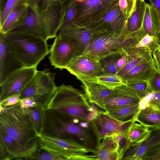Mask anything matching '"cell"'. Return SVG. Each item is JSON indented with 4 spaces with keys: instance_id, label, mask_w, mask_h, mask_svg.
<instances>
[{
    "instance_id": "obj_26",
    "label": "cell",
    "mask_w": 160,
    "mask_h": 160,
    "mask_svg": "<svg viewBox=\"0 0 160 160\" xmlns=\"http://www.w3.org/2000/svg\"><path fill=\"white\" fill-rule=\"evenodd\" d=\"M24 109L38 137L44 128L45 108L39 106Z\"/></svg>"
},
{
    "instance_id": "obj_39",
    "label": "cell",
    "mask_w": 160,
    "mask_h": 160,
    "mask_svg": "<svg viewBox=\"0 0 160 160\" xmlns=\"http://www.w3.org/2000/svg\"><path fill=\"white\" fill-rule=\"evenodd\" d=\"M21 94L12 95L4 98L0 102V107L2 108L14 105L21 100Z\"/></svg>"
},
{
    "instance_id": "obj_8",
    "label": "cell",
    "mask_w": 160,
    "mask_h": 160,
    "mask_svg": "<svg viewBox=\"0 0 160 160\" xmlns=\"http://www.w3.org/2000/svg\"><path fill=\"white\" fill-rule=\"evenodd\" d=\"M57 86L54 75L45 71H37L34 77L21 93V98L32 97L40 106L45 108Z\"/></svg>"
},
{
    "instance_id": "obj_12",
    "label": "cell",
    "mask_w": 160,
    "mask_h": 160,
    "mask_svg": "<svg viewBox=\"0 0 160 160\" xmlns=\"http://www.w3.org/2000/svg\"><path fill=\"white\" fill-rule=\"evenodd\" d=\"M49 59L55 68L65 69L71 60L79 55L78 46L70 40L57 35L50 50Z\"/></svg>"
},
{
    "instance_id": "obj_13",
    "label": "cell",
    "mask_w": 160,
    "mask_h": 160,
    "mask_svg": "<svg viewBox=\"0 0 160 160\" xmlns=\"http://www.w3.org/2000/svg\"><path fill=\"white\" fill-rule=\"evenodd\" d=\"M127 20L118 3L91 28L95 33H106L116 37L124 36L128 34Z\"/></svg>"
},
{
    "instance_id": "obj_17",
    "label": "cell",
    "mask_w": 160,
    "mask_h": 160,
    "mask_svg": "<svg viewBox=\"0 0 160 160\" xmlns=\"http://www.w3.org/2000/svg\"><path fill=\"white\" fill-rule=\"evenodd\" d=\"M39 148H27L22 147L0 129V160L29 159Z\"/></svg>"
},
{
    "instance_id": "obj_4",
    "label": "cell",
    "mask_w": 160,
    "mask_h": 160,
    "mask_svg": "<svg viewBox=\"0 0 160 160\" xmlns=\"http://www.w3.org/2000/svg\"><path fill=\"white\" fill-rule=\"evenodd\" d=\"M91 123L45 109L43 133L72 139L92 149L97 146L90 132Z\"/></svg>"
},
{
    "instance_id": "obj_37",
    "label": "cell",
    "mask_w": 160,
    "mask_h": 160,
    "mask_svg": "<svg viewBox=\"0 0 160 160\" xmlns=\"http://www.w3.org/2000/svg\"><path fill=\"white\" fill-rule=\"evenodd\" d=\"M150 83L152 93L160 91V72L156 69L150 80Z\"/></svg>"
},
{
    "instance_id": "obj_25",
    "label": "cell",
    "mask_w": 160,
    "mask_h": 160,
    "mask_svg": "<svg viewBox=\"0 0 160 160\" xmlns=\"http://www.w3.org/2000/svg\"><path fill=\"white\" fill-rule=\"evenodd\" d=\"M135 120L148 128H160V111L147 105L141 109Z\"/></svg>"
},
{
    "instance_id": "obj_44",
    "label": "cell",
    "mask_w": 160,
    "mask_h": 160,
    "mask_svg": "<svg viewBox=\"0 0 160 160\" xmlns=\"http://www.w3.org/2000/svg\"><path fill=\"white\" fill-rule=\"evenodd\" d=\"M150 5L156 11L160 21V0H149ZM160 33V32L157 34Z\"/></svg>"
},
{
    "instance_id": "obj_34",
    "label": "cell",
    "mask_w": 160,
    "mask_h": 160,
    "mask_svg": "<svg viewBox=\"0 0 160 160\" xmlns=\"http://www.w3.org/2000/svg\"><path fill=\"white\" fill-rule=\"evenodd\" d=\"M158 44L155 37L146 34L134 47L144 48L152 53Z\"/></svg>"
},
{
    "instance_id": "obj_14",
    "label": "cell",
    "mask_w": 160,
    "mask_h": 160,
    "mask_svg": "<svg viewBox=\"0 0 160 160\" xmlns=\"http://www.w3.org/2000/svg\"><path fill=\"white\" fill-rule=\"evenodd\" d=\"M37 66L24 67L10 74L0 84V101L14 94H20L35 74Z\"/></svg>"
},
{
    "instance_id": "obj_7",
    "label": "cell",
    "mask_w": 160,
    "mask_h": 160,
    "mask_svg": "<svg viewBox=\"0 0 160 160\" xmlns=\"http://www.w3.org/2000/svg\"><path fill=\"white\" fill-rule=\"evenodd\" d=\"M119 0H75L76 13L73 22L91 28L102 19Z\"/></svg>"
},
{
    "instance_id": "obj_43",
    "label": "cell",
    "mask_w": 160,
    "mask_h": 160,
    "mask_svg": "<svg viewBox=\"0 0 160 160\" xmlns=\"http://www.w3.org/2000/svg\"><path fill=\"white\" fill-rule=\"evenodd\" d=\"M153 94L148 101L147 105H151L160 111V91Z\"/></svg>"
},
{
    "instance_id": "obj_6",
    "label": "cell",
    "mask_w": 160,
    "mask_h": 160,
    "mask_svg": "<svg viewBox=\"0 0 160 160\" xmlns=\"http://www.w3.org/2000/svg\"><path fill=\"white\" fill-rule=\"evenodd\" d=\"M146 35L142 27L132 33L121 37L106 33H95L85 53L99 59L108 55L122 52L135 46Z\"/></svg>"
},
{
    "instance_id": "obj_11",
    "label": "cell",
    "mask_w": 160,
    "mask_h": 160,
    "mask_svg": "<svg viewBox=\"0 0 160 160\" xmlns=\"http://www.w3.org/2000/svg\"><path fill=\"white\" fill-rule=\"evenodd\" d=\"M100 67L98 58L84 53L73 58L65 69L81 82L96 81Z\"/></svg>"
},
{
    "instance_id": "obj_23",
    "label": "cell",
    "mask_w": 160,
    "mask_h": 160,
    "mask_svg": "<svg viewBox=\"0 0 160 160\" xmlns=\"http://www.w3.org/2000/svg\"><path fill=\"white\" fill-rule=\"evenodd\" d=\"M142 27L146 34L156 38L160 31V21L153 8L147 3Z\"/></svg>"
},
{
    "instance_id": "obj_24",
    "label": "cell",
    "mask_w": 160,
    "mask_h": 160,
    "mask_svg": "<svg viewBox=\"0 0 160 160\" xmlns=\"http://www.w3.org/2000/svg\"><path fill=\"white\" fill-rule=\"evenodd\" d=\"M146 4L144 0H136L134 9L127 19V26L128 34L136 31L141 27Z\"/></svg>"
},
{
    "instance_id": "obj_32",
    "label": "cell",
    "mask_w": 160,
    "mask_h": 160,
    "mask_svg": "<svg viewBox=\"0 0 160 160\" xmlns=\"http://www.w3.org/2000/svg\"><path fill=\"white\" fill-rule=\"evenodd\" d=\"M96 81L112 89L125 84L120 77L117 74L112 73L99 75L97 77Z\"/></svg>"
},
{
    "instance_id": "obj_36",
    "label": "cell",
    "mask_w": 160,
    "mask_h": 160,
    "mask_svg": "<svg viewBox=\"0 0 160 160\" xmlns=\"http://www.w3.org/2000/svg\"><path fill=\"white\" fill-rule=\"evenodd\" d=\"M160 160V142L149 148L145 153L142 160Z\"/></svg>"
},
{
    "instance_id": "obj_38",
    "label": "cell",
    "mask_w": 160,
    "mask_h": 160,
    "mask_svg": "<svg viewBox=\"0 0 160 160\" xmlns=\"http://www.w3.org/2000/svg\"><path fill=\"white\" fill-rule=\"evenodd\" d=\"M44 150L45 152H41V148L39 147L38 149L29 158V159L58 160L57 158L51 153Z\"/></svg>"
},
{
    "instance_id": "obj_15",
    "label": "cell",
    "mask_w": 160,
    "mask_h": 160,
    "mask_svg": "<svg viewBox=\"0 0 160 160\" xmlns=\"http://www.w3.org/2000/svg\"><path fill=\"white\" fill-rule=\"evenodd\" d=\"M96 147L95 154L98 160H121L123 152L129 143L127 137L107 136Z\"/></svg>"
},
{
    "instance_id": "obj_22",
    "label": "cell",
    "mask_w": 160,
    "mask_h": 160,
    "mask_svg": "<svg viewBox=\"0 0 160 160\" xmlns=\"http://www.w3.org/2000/svg\"><path fill=\"white\" fill-rule=\"evenodd\" d=\"M156 69L152 58L130 71L121 78L123 82L127 83L142 81H149Z\"/></svg>"
},
{
    "instance_id": "obj_3",
    "label": "cell",
    "mask_w": 160,
    "mask_h": 160,
    "mask_svg": "<svg viewBox=\"0 0 160 160\" xmlns=\"http://www.w3.org/2000/svg\"><path fill=\"white\" fill-rule=\"evenodd\" d=\"M0 108V129L22 147L39 148L40 140L20 103Z\"/></svg>"
},
{
    "instance_id": "obj_19",
    "label": "cell",
    "mask_w": 160,
    "mask_h": 160,
    "mask_svg": "<svg viewBox=\"0 0 160 160\" xmlns=\"http://www.w3.org/2000/svg\"><path fill=\"white\" fill-rule=\"evenodd\" d=\"M148 128L150 132L148 137L139 143L130 142L123 151L122 160H142L149 148L160 142V127Z\"/></svg>"
},
{
    "instance_id": "obj_20",
    "label": "cell",
    "mask_w": 160,
    "mask_h": 160,
    "mask_svg": "<svg viewBox=\"0 0 160 160\" xmlns=\"http://www.w3.org/2000/svg\"><path fill=\"white\" fill-rule=\"evenodd\" d=\"M8 46L3 34H0V84L15 71L24 67Z\"/></svg>"
},
{
    "instance_id": "obj_31",
    "label": "cell",
    "mask_w": 160,
    "mask_h": 160,
    "mask_svg": "<svg viewBox=\"0 0 160 160\" xmlns=\"http://www.w3.org/2000/svg\"><path fill=\"white\" fill-rule=\"evenodd\" d=\"M142 100L151 93L150 81H142L126 84Z\"/></svg>"
},
{
    "instance_id": "obj_21",
    "label": "cell",
    "mask_w": 160,
    "mask_h": 160,
    "mask_svg": "<svg viewBox=\"0 0 160 160\" xmlns=\"http://www.w3.org/2000/svg\"><path fill=\"white\" fill-rule=\"evenodd\" d=\"M81 82L84 94L88 102L101 110L104 111L103 100L113 93L114 88H110L95 81Z\"/></svg>"
},
{
    "instance_id": "obj_33",
    "label": "cell",
    "mask_w": 160,
    "mask_h": 160,
    "mask_svg": "<svg viewBox=\"0 0 160 160\" xmlns=\"http://www.w3.org/2000/svg\"><path fill=\"white\" fill-rule=\"evenodd\" d=\"M64 4L65 13L62 26L72 22L76 13L75 0H64Z\"/></svg>"
},
{
    "instance_id": "obj_28",
    "label": "cell",
    "mask_w": 160,
    "mask_h": 160,
    "mask_svg": "<svg viewBox=\"0 0 160 160\" xmlns=\"http://www.w3.org/2000/svg\"><path fill=\"white\" fill-rule=\"evenodd\" d=\"M29 6L27 4L21 3L15 7L0 26V32L7 33L15 26L22 18Z\"/></svg>"
},
{
    "instance_id": "obj_41",
    "label": "cell",
    "mask_w": 160,
    "mask_h": 160,
    "mask_svg": "<svg viewBox=\"0 0 160 160\" xmlns=\"http://www.w3.org/2000/svg\"><path fill=\"white\" fill-rule=\"evenodd\" d=\"M20 103L21 106L23 108L40 106L35 99L33 97L31 96L21 98Z\"/></svg>"
},
{
    "instance_id": "obj_27",
    "label": "cell",
    "mask_w": 160,
    "mask_h": 160,
    "mask_svg": "<svg viewBox=\"0 0 160 160\" xmlns=\"http://www.w3.org/2000/svg\"><path fill=\"white\" fill-rule=\"evenodd\" d=\"M141 109L139 103L126 106L111 112L104 111L115 119L124 122L135 119Z\"/></svg>"
},
{
    "instance_id": "obj_18",
    "label": "cell",
    "mask_w": 160,
    "mask_h": 160,
    "mask_svg": "<svg viewBox=\"0 0 160 160\" xmlns=\"http://www.w3.org/2000/svg\"><path fill=\"white\" fill-rule=\"evenodd\" d=\"M59 31L58 35L69 39L77 44L79 55L85 52L95 34L92 29L78 25L73 22L62 26Z\"/></svg>"
},
{
    "instance_id": "obj_10",
    "label": "cell",
    "mask_w": 160,
    "mask_h": 160,
    "mask_svg": "<svg viewBox=\"0 0 160 160\" xmlns=\"http://www.w3.org/2000/svg\"><path fill=\"white\" fill-rule=\"evenodd\" d=\"M38 137L47 146L73 155L79 160H98L95 155L96 150L90 149L73 140L44 133Z\"/></svg>"
},
{
    "instance_id": "obj_29",
    "label": "cell",
    "mask_w": 160,
    "mask_h": 160,
    "mask_svg": "<svg viewBox=\"0 0 160 160\" xmlns=\"http://www.w3.org/2000/svg\"><path fill=\"white\" fill-rule=\"evenodd\" d=\"M150 130L141 123H134L130 128L128 135V138L131 143L141 142L149 136Z\"/></svg>"
},
{
    "instance_id": "obj_16",
    "label": "cell",
    "mask_w": 160,
    "mask_h": 160,
    "mask_svg": "<svg viewBox=\"0 0 160 160\" xmlns=\"http://www.w3.org/2000/svg\"><path fill=\"white\" fill-rule=\"evenodd\" d=\"M142 101L135 92L124 84L115 88L113 93L104 99L103 110L111 112L126 106L140 103Z\"/></svg>"
},
{
    "instance_id": "obj_30",
    "label": "cell",
    "mask_w": 160,
    "mask_h": 160,
    "mask_svg": "<svg viewBox=\"0 0 160 160\" xmlns=\"http://www.w3.org/2000/svg\"><path fill=\"white\" fill-rule=\"evenodd\" d=\"M115 54L108 55L99 59L100 67L99 75L107 73L117 74Z\"/></svg>"
},
{
    "instance_id": "obj_42",
    "label": "cell",
    "mask_w": 160,
    "mask_h": 160,
    "mask_svg": "<svg viewBox=\"0 0 160 160\" xmlns=\"http://www.w3.org/2000/svg\"><path fill=\"white\" fill-rule=\"evenodd\" d=\"M152 53L156 69L160 72V44H158Z\"/></svg>"
},
{
    "instance_id": "obj_1",
    "label": "cell",
    "mask_w": 160,
    "mask_h": 160,
    "mask_svg": "<svg viewBox=\"0 0 160 160\" xmlns=\"http://www.w3.org/2000/svg\"><path fill=\"white\" fill-rule=\"evenodd\" d=\"M65 10L61 4L40 10L29 6L21 21L16 27L19 33L31 34L47 41L56 37L62 26Z\"/></svg>"
},
{
    "instance_id": "obj_9",
    "label": "cell",
    "mask_w": 160,
    "mask_h": 160,
    "mask_svg": "<svg viewBox=\"0 0 160 160\" xmlns=\"http://www.w3.org/2000/svg\"><path fill=\"white\" fill-rule=\"evenodd\" d=\"M135 119L126 122L119 121L105 113L99 110L91 123L98 144L100 141L107 136H118L128 138V132Z\"/></svg>"
},
{
    "instance_id": "obj_40",
    "label": "cell",
    "mask_w": 160,
    "mask_h": 160,
    "mask_svg": "<svg viewBox=\"0 0 160 160\" xmlns=\"http://www.w3.org/2000/svg\"><path fill=\"white\" fill-rule=\"evenodd\" d=\"M64 0H37V6L41 10H43L52 6L62 3Z\"/></svg>"
},
{
    "instance_id": "obj_5",
    "label": "cell",
    "mask_w": 160,
    "mask_h": 160,
    "mask_svg": "<svg viewBox=\"0 0 160 160\" xmlns=\"http://www.w3.org/2000/svg\"><path fill=\"white\" fill-rule=\"evenodd\" d=\"M2 33L9 48L24 67L37 66L49 53L47 41L40 37L21 33Z\"/></svg>"
},
{
    "instance_id": "obj_2",
    "label": "cell",
    "mask_w": 160,
    "mask_h": 160,
    "mask_svg": "<svg viewBox=\"0 0 160 160\" xmlns=\"http://www.w3.org/2000/svg\"><path fill=\"white\" fill-rule=\"evenodd\" d=\"M46 109L91 123L99 110L88 101L82 92L72 86L57 87Z\"/></svg>"
},
{
    "instance_id": "obj_35",
    "label": "cell",
    "mask_w": 160,
    "mask_h": 160,
    "mask_svg": "<svg viewBox=\"0 0 160 160\" xmlns=\"http://www.w3.org/2000/svg\"><path fill=\"white\" fill-rule=\"evenodd\" d=\"M136 0H119L118 5L123 14L127 19L132 12Z\"/></svg>"
}]
</instances>
